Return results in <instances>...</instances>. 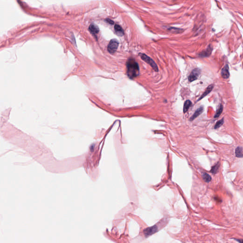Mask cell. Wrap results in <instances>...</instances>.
<instances>
[{"mask_svg":"<svg viewBox=\"0 0 243 243\" xmlns=\"http://www.w3.org/2000/svg\"><path fill=\"white\" fill-rule=\"evenodd\" d=\"M127 74L130 78L137 77L140 74V68L138 64L133 58L128 59L126 63Z\"/></svg>","mask_w":243,"mask_h":243,"instance_id":"cell-1","label":"cell"},{"mask_svg":"<svg viewBox=\"0 0 243 243\" xmlns=\"http://www.w3.org/2000/svg\"><path fill=\"white\" fill-rule=\"evenodd\" d=\"M139 56L145 62L147 63L148 64H149L155 71H158V68L157 65L151 58H150L149 56L143 53H140L139 54Z\"/></svg>","mask_w":243,"mask_h":243,"instance_id":"cell-2","label":"cell"},{"mask_svg":"<svg viewBox=\"0 0 243 243\" xmlns=\"http://www.w3.org/2000/svg\"><path fill=\"white\" fill-rule=\"evenodd\" d=\"M119 46V42L116 39H113L109 42L107 49L110 54H114L116 51Z\"/></svg>","mask_w":243,"mask_h":243,"instance_id":"cell-3","label":"cell"},{"mask_svg":"<svg viewBox=\"0 0 243 243\" xmlns=\"http://www.w3.org/2000/svg\"><path fill=\"white\" fill-rule=\"evenodd\" d=\"M200 73V70L199 68H195L193 70L188 77L189 81L190 82H192L197 79Z\"/></svg>","mask_w":243,"mask_h":243,"instance_id":"cell-4","label":"cell"},{"mask_svg":"<svg viewBox=\"0 0 243 243\" xmlns=\"http://www.w3.org/2000/svg\"><path fill=\"white\" fill-rule=\"evenodd\" d=\"M157 230H158L157 227L156 225H154L150 228H146L144 230V234L146 236H151L152 234L157 232Z\"/></svg>","mask_w":243,"mask_h":243,"instance_id":"cell-5","label":"cell"},{"mask_svg":"<svg viewBox=\"0 0 243 243\" xmlns=\"http://www.w3.org/2000/svg\"><path fill=\"white\" fill-rule=\"evenodd\" d=\"M221 76L223 78L225 79H228L230 76V73L229 71V66L228 65H226L221 70Z\"/></svg>","mask_w":243,"mask_h":243,"instance_id":"cell-6","label":"cell"},{"mask_svg":"<svg viewBox=\"0 0 243 243\" xmlns=\"http://www.w3.org/2000/svg\"><path fill=\"white\" fill-rule=\"evenodd\" d=\"M212 49H213V48L211 47V45H210L209 46V47H207V48H206V49L204 51L201 52L199 54V56L201 57H209L210 56L211 52H212Z\"/></svg>","mask_w":243,"mask_h":243,"instance_id":"cell-7","label":"cell"},{"mask_svg":"<svg viewBox=\"0 0 243 243\" xmlns=\"http://www.w3.org/2000/svg\"><path fill=\"white\" fill-rule=\"evenodd\" d=\"M203 110H204V108L203 107H200L199 108H198L197 110L196 111L195 113L193 114V115L192 116V117L190 119V121H193L195 118L198 117L200 114L202 113Z\"/></svg>","mask_w":243,"mask_h":243,"instance_id":"cell-8","label":"cell"},{"mask_svg":"<svg viewBox=\"0 0 243 243\" xmlns=\"http://www.w3.org/2000/svg\"><path fill=\"white\" fill-rule=\"evenodd\" d=\"M213 88L214 85H209V86L206 88V90H205V91L203 93L202 95L199 98L198 101L201 99H202L204 97H205L206 96H207L209 94H210V92H211V91L213 90Z\"/></svg>","mask_w":243,"mask_h":243,"instance_id":"cell-9","label":"cell"},{"mask_svg":"<svg viewBox=\"0 0 243 243\" xmlns=\"http://www.w3.org/2000/svg\"><path fill=\"white\" fill-rule=\"evenodd\" d=\"M89 30L91 32V33H92L93 34H96L99 31V29L98 27L94 24H92L90 25Z\"/></svg>","mask_w":243,"mask_h":243,"instance_id":"cell-10","label":"cell"},{"mask_svg":"<svg viewBox=\"0 0 243 243\" xmlns=\"http://www.w3.org/2000/svg\"><path fill=\"white\" fill-rule=\"evenodd\" d=\"M235 154L238 158H242L243 157V148L241 147H237L235 150Z\"/></svg>","mask_w":243,"mask_h":243,"instance_id":"cell-11","label":"cell"},{"mask_svg":"<svg viewBox=\"0 0 243 243\" xmlns=\"http://www.w3.org/2000/svg\"><path fill=\"white\" fill-rule=\"evenodd\" d=\"M114 30L120 36H122L124 35V30L122 28L121 26H120L118 24H116L114 26Z\"/></svg>","mask_w":243,"mask_h":243,"instance_id":"cell-12","label":"cell"},{"mask_svg":"<svg viewBox=\"0 0 243 243\" xmlns=\"http://www.w3.org/2000/svg\"><path fill=\"white\" fill-rule=\"evenodd\" d=\"M192 102L190 100H187L184 103V107H183V113H185L188 110L189 107L192 106Z\"/></svg>","mask_w":243,"mask_h":243,"instance_id":"cell-13","label":"cell"},{"mask_svg":"<svg viewBox=\"0 0 243 243\" xmlns=\"http://www.w3.org/2000/svg\"><path fill=\"white\" fill-rule=\"evenodd\" d=\"M202 176L203 180L206 182H210V181H211V177L207 173L203 172Z\"/></svg>","mask_w":243,"mask_h":243,"instance_id":"cell-14","label":"cell"},{"mask_svg":"<svg viewBox=\"0 0 243 243\" xmlns=\"http://www.w3.org/2000/svg\"><path fill=\"white\" fill-rule=\"evenodd\" d=\"M219 166H220V164L219 163H217V164H216L215 166H213L211 169V172L214 174L217 173L219 169Z\"/></svg>","mask_w":243,"mask_h":243,"instance_id":"cell-15","label":"cell"},{"mask_svg":"<svg viewBox=\"0 0 243 243\" xmlns=\"http://www.w3.org/2000/svg\"><path fill=\"white\" fill-rule=\"evenodd\" d=\"M223 107L222 105H221L217 111V112H216V114L214 116V117L215 118L218 117L220 115V114H222V112H223Z\"/></svg>","mask_w":243,"mask_h":243,"instance_id":"cell-16","label":"cell"},{"mask_svg":"<svg viewBox=\"0 0 243 243\" xmlns=\"http://www.w3.org/2000/svg\"><path fill=\"white\" fill-rule=\"evenodd\" d=\"M224 122V118H222L220 120L217 121V123L215 125V127H214L215 129H217V128H219L220 127H221V126L223 125Z\"/></svg>","mask_w":243,"mask_h":243,"instance_id":"cell-17","label":"cell"},{"mask_svg":"<svg viewBox=\"0 0 243 243\" xmlns=\"http://www.w3.org/2000/svg\"><path fill=\"white\" fill-rule=\"evenodd\" d=\"M106 21H107V22H108V23H109V24H114V21H113L112 20H111L110 19H107V20H106Z\"/></svg>","mask_w":243,"mask_h":243,"instance_id":"cell-18","label":"cell"},{"mask_svg":"<svg viewBox=\"0 0 243 243\" xmlns=\"http://www.w3.org/2000/svg\"><path fill=\"white\" fill-rule=\"evenodd\" d=\"M235 240L240 243H243V240L237 239H235Z\"/></svg>","mask_w":243,"mask_h":243,"instance_id":"cell-19","label":"cell"}]
</instances>
